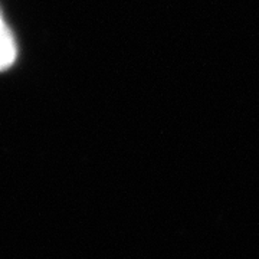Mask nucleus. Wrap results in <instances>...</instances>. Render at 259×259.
Instances as JSON below:
<instances>
[{"label":"nucleus","instance_id":"nucleus-1","mask_svg":"<svg viewBox=\"0 0 259 259\" xmlns=\"http://www.w3.org/2000/svg\"><path fill=\"white\" fill-rule=\"evenodd\" d=\"M18 58V45L0 12V71L9 69Z\"/></svg>","mask_w":259,"mask_h":259}]
</instances>
